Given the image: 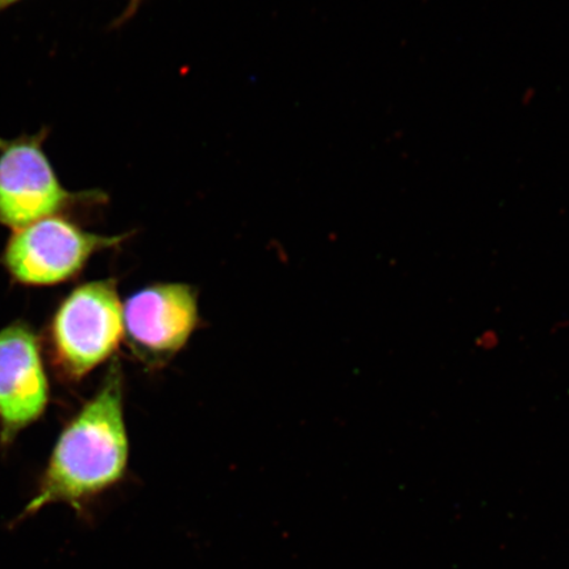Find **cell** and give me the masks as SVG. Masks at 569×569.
<instances>
[{"label": "cell", "mask_w": 569, "mask_h": 569, "mask_svg": "<svg viewBox=\"0 0 569 569\" xmlns=\"http://www.w3.org/2000/svg\"><path fill=\"white\" fill-rule=\"evenodd\" d=\"M48 128L12 140L0 139V224L12 231L42 219L62 217L96 193H71L44 151Z\"/></svg>", "instance_id": "3"}, {"label": "cell", "mask_w": 569, "mask_h": 569, "mask_svg": "<svg viewBox=\"0 0 569 569\" xmlns=\"http://www.w3.org/2000/svg\"><path fill=\"white\" fill-rule=\"evenodd\" d=\"M57 373L81 381L113 358L124 341V310L113 279L80 284L63 298L49 326Z\"/></svg>", "instance_id": "2"}, {"label": "cell", "mask_w": 569, "mask_h": 569, "mask_svg": "<svg viewBox=\"0 0 569 569\" xmlns=\"http://www.w3.org/2000/svg\"><path fill=\"white\" fill-rule=\"evenodd\" d=\"M19 0H0V11L9 9L12 4L18 3Z\"/></svg>", "instance_id": "7"}, {"label": "cell", "mask_w": 569, "mask_h": 569, "mask_svg": "<svg viewBox=\"0 0 569 569\" xmlns=\"http://www.w3.org/2000/svg\"><path fill=\"white\" fill-rule=\"evenodd\" d=\"M124 341L147 371L166 368L201 325L198 291L183 282H156L123 303Z\"/></svg>", "instance_id": "5"}, {"label": "cell", "mask_w": 569, "mask_h": 569, "mask_svg": "<svg viewBox=\"0 0 569 569\" xmlns=\"http://www.w3.org/2000/svg\"><path fill=\"white\" fill-rule=\"evenodd\" d=\"M49 382L38 336L24 322L0 331V443L10 446L44 415Z\"/></svg>", "instance_id": "6"}, {"label": "cell", "mask_w": 569, "mask_h": 569, "mask_svg": "<svg viewBox=\"0 0 569 569\" xmlns=\"http://www.w3.org/2000/svg\"><path fill=\"white\" fill-rule=\"evenodd\" d=\"M128 237H103L66 217L47 218L13 231L2 264L13 281L26 287H54L73 280L92 256L122 244Z\"/></svg>", "instance_id": "4"}, {"label": "cell", "mask_w": 569, "mask_h": 569, "mask_svg": "<svg viewBox=\"0 0 569 569\" xmlns=\"http://www.w3.org/2000/svg\"><path fill=\"white\" fill-rule=\"evenodd\" d=\"M128 467L124 375L113 360L97 393L63 427L32 500L12 525L51 503H66L89 522L99 500L126 480Z\"/></svg>", "instance_id": "1"}]
</instances>
